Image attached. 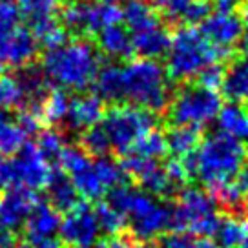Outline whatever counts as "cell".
I'll use <instances>...</instances> for the list:
<instances>
[{
  "mask_svg": "<svg viewBox=\"0 0 248 248\" xmlns=\"http://www.w3.org/2000/svg\"><path fill=\"white\" fill-rule=\"evenodd\" d=\"M248 163V148L217 132L202 139L190 155L183 159L188 177H197L214 194L230 185Z\"/></svg>",
  "mask_w": 248,
  "mask_h": 248,
  "instance_id": "1",
  "label": "cell"
},
{
  "mask_svg": "<svg viewBox=\"0 0 248 248\" xmlns=\"http://www.w3.org/2000/svg\"><path fill=\"white\" fill-rule=\"evenodd\" d=\"M108 204L124 217L130 225V235L137 243L155 239L173 228V208L137 188L117 186L109 192Z\"/></svg>",
  "mask_w": 248,
  "mask_h": 248,
  "instance_id": "2",
  "label": "cell"
},
{
  "mask_svg": "<svg viewBox=\"0 0 248 248\" xmlns=\"http://www.w3.org/2000/svg\"><path fill=\"white\" fill-rule=\"evenodd\" d=\"M101 70V61L95 47L86 40L62 42L49 47L42 59V71L62 90L82 92L95 82Z\"/></svg>",
  "mask_w": 248,
  "mask_h": 248,
  "instance_id": "3",
  "label": "cell"
},
{
  "mask_svg": "<svg viewBox=\"0 0 248 248\" xmlns=\"http://www.w3.org/2000/svg\"><path fill=\"white\" fill-rule=\"evenodd\" d=\"M57 161L68 171V177L77 188L78 195H84L86 199H99L126 181L121 164L108 157L92 159L84 150L78 148L64 146Z\"/></svg>",
  "mask_w": 248,
  "mask_h": 248,
  "instance_id": "4",
  "label": "cell"
},
{
  "mask_svg": "<svg viewBox=\"0 0 248 248\" xmlns=\"http://www.w3.org/2000/svg\"><path fill=\"white\" fill-rule=\"evenodd\" d=\"M121 102H130L152 113L168 108V73L150 59H135L121 66Z\"/></svg>",
  "mask_w": 248,
  "mask_h": 248,
  "instance_id": "5",
  "label": "cell"
},
{
  "mask_svg": "<svg viewBox=\"0 0 248 248\" xmlns=\"http://www.w3.org/2000/svg\"><path fill=\"white\" fill-rule=\"evenodd\" d=\"M166 53H168V62H166L168 75L177 80L199 77L206 68L216 66L223 59H226L225 53H221L202 37L201 31L190 26L179 28L175 31Z\"/></svg>",
  "mask_w": 248,
  "mask_h": 248,
  "instance_id": "6",
  "label": "cell"
},
{
  "mask_svg": "<svg viewBox=\"0 0 248 248\" xmlns=\"http://www.w3.org/2000/svg\"><path fill=\"white\" fill-rule=\"evenodd\" d=\"M53 170L37 144L28 142L8 161H0V190H40L47 186Z\"/></svg>",
  "mask_w": 248,
  "mask_h": 248,
  "instance_id": "7",
  "label": "cell"
},
{
  "mask_svg": "<svg viewBox=\"0 0 248 248\" xmlns=\"http://www.w3.org/2000/svg\"><path fill=\"white\" fill-rule=\"evenodd\" d=\"M155 115L135 106H117L102 117L101 128L109 140V146L126 155L139 140L155 130Z\"/></svg>",
  "mask_w": 248,
  "mask_h": 248,
  "instance_id": "8",
  "label": "cell"
},
{
  "mask_svg": "<svg viewBox=\"0 0 248 248\" xmlns=\"http://www.w3.org/2000/svg\"><path fill=\"white\" fill-rule=\"evenodd\" d=\"M221 216L216 199L199 188H188L173 206V230L188 235H214Z\"/></svg>",
  "mask_w": 248,
  "mask_h": 248,
  "instance_id": "9",
  "label": "cell"
},
{
  "mask_svg": "<svg viewBox=\"0 0 248 248\" xmlns=\"http://www.w3.org/2000/svg\"><path fill=\"white\" fill-rule=\"evenodd\" d=\"M221 106V97L214 90L204 86H186L173 97L168 119L173 126H188L201 132L204 126L217 119Z\"/></svg>",
  "mask_w": 248,
  "mask_h": 248,
  "instance_id": "10",
  "label": "cell"
},
{
  "mask_svg": "<svg viewBox=\"0 0 248 248\" xmlns=\"http://www.w3.org/2000/svg\"><path fill=\"white\" fill-rule=\"evenodd\" d=\"M62 24L75 35H97L108 26L119 24L123 20V9L115 4L97 2V0H75L62 9Z\"/></svg>",
  "mask_w": 248,
  "mask_h": 248,
  "instance_id": "11",
  "label": "cell"
},
{
  "mask_svg": "<svg viewBox=\"0 0 248 248\" xmlns=\"http://www.w3.org/2000/svg\"><path fill=\"white\" fill-rule=\"evenodd\" d=\"M61 241L70 248H95L101 241V226L97 223L95 210L86 202H78L61 221Z\"/></svg>",
  "mask_w": 248,
  "mask_h": 248,
  "instance_id": "12",
  "label": "cell"
},
{
  "mask_svg": "<svg viewBox=\"0 0 248 248\" xmlns=\"http://www.w3.org/2000/svg\"><path fill=\"white\" fill-rule=\"evenodd\" d=\"M241 16L226 9L210 13L201 22L202 37L226 57L230 55L233 46L241 42Z\"/></svg>",
  "mask_w": 248,
  "mask_h": 248,
  "instance_id": "13",
  "label": "cell"
},
{
  "mask_svg": "<svg viewBox=\"0 0 248 248\" xmlns=\"http://www.w3.org/2000/svg\"><path fill=\"white\" fill-rule=\"evenodd\" d=\"M39 202L35 192L30 190H6L0 195V230L13 233L24 226L31 210Z\"/></svg>",
  "mask_w": 248,
  "mask_h": 248,
  "instance_id": "14",
  "label": "cell"
},
{
  "mask_svg": "<svg viewBox=\"0 0 248 248\" xmlns=\"http://www.w3.org/2000/svg\"><path fill=\"white\" fill-rule=\"evenodd\" d=\"M37 49H39L37 39L28 28L20 24L18 28L0 39V62L15 68H24L35 57Z\"/></svg>",
  "mask_w": 248,
  "mask_h": 248,
  "instance_id": "15",
  "label": "cell"
},
{
  "mask_svg": "<svg viewBox=\"0 0 248 248\" xmlns=\"http://www.w3.org/2000/svg\"><path fill=\"white\" fill-rule=\"evenodd\" d=\"M104 106L97 95H80L70 99L68 111H66V123L68 128L75 132H86L102 121Z\"/></svg>",
  "mask_w": 248,
  "mask_h": 248,
  "instance_id": "16",
  "label": "cell"
},
{
  "mask_svg": "<svg viewBox=\"0 0 248 248\" xmlns=\"http://www.w3.org/2000/svg\"><path fill=\"white\" fill-rule=\"evenodd\" d=\"M61 228V216L59 210H55L49 202H37L35 208L31 210L26 223L24 232L30 243H37L42 239H49Z\"/></svg>",
  "mask_w": 248,
  "mask_h": 248,
  "instance_id": "17",
  "label": "cell"
},
{
  "mask_svg": "<svg viewBox=\"0 0 248 248\" xmlns=\"http://www.w3.org/2000/svg\"><path fill=\"white\" fill-rule=\"evenodd\" d=\"M170 33L166 31L163 24L150 28V30L139 31L132 35L133 55H139L140 59L155 61L157 57H163L170 47Z\"/></svg>",
  "mask_w": 248,
  "mask_h": 248,
  "instance_id": "18",
  "label": "cell"
},
{
  "mask_svg": "<svg viewBox=\"0 0 248 248\" xmlns=\"http://www.w3.org/2000/svg\"><path fill=\"white\" fill-rule=\"evenodd\" d=\"M95 37L102 53L111 59H130L133 55L132 35L124 26H121V22L104 28Z\"/></svg>",
  "mask_w": 248,
  "mask_h": 248,
  "instance_id": "19",
  "label": "cell"
},
{
  "mask_svg": "<svg viewBox=\"0 0 248 248\" xmlns=\"http://www.w3.org/2000/svg\"><path fill=\"white\" fill-rule=\"evenodd\" d=\"M219 132L235 139L248 148V108L239 104L223 106L217 113Z\"/></svg>",
  "mask_w": 248,
  "mask_h": 248,
  "instance_id": "20",
  "label": "cell"
},
{
  "mask_svg": "<svg viewBox=\"0 0 248 248\" xmlns=\"http://www.w3.org/2000/svg\"><path fill=\"white\" fill-rule=\"evenodd\" d=\"M221 88L233 104L248 108V59L235 61L228 71H225Z\"/></svg>",
  "mask_w": 248,
  "mask_h": 248,
  "instance_id": "21",
  "label": "cell"
},
{
  "mask_svg": "<svg viewBox=\"0 0 248 248\" xmlns=\"http://www.w3.org/2000/svg\"><path fill=\"white\" fill-rule=\"evenodd\" d=\"M123 20L126 22V30L130 31V35L163 24L155 8L146 0H130L123 9Z\"/></svg>",
  "mask_w": 248,
  "mask_h": 248,
  "instance_id": "22",
  "label": "cell"
},
{
  "mask_svg": "<svg viewBox=\"0 0 248 248\" xmlns=\"http://www.w3.org/2000/svg\"><path fill=\"white\" fill-rule=\"evenodd\" d=\"M47 194H49V204L55 210H62V212H70L78 204V192L73 186L71 179L66 173H55L51 175L49 183H47Z\"/></svg>",
  "mask_w": 248,
  "mask_h": 248,
  "instance_id": "23",
  "label": "cell"
},
{
  "mask_svg": "<svg viewBox=\"0 0 248 248\" xmlns=\"http://www.w3.org/2000/svg\"><path fill=\"white\" fill-rule=\"evenodd\" d=\"M26 132L8 109H0V154H16L24 146Z\"/></svg>",
  "mask_w": 248,
  "mask_h": 248,
  "instance_id": "24",
  "label": "cell"
},
{
  "mask_svg": "<svg viewBox=\"0 0 248 248\" xmlns=\"http://www.w3.org/2000/svg\"><path fill=\"white\" fill-rule=\"evenodd\" d=\"M16 80H18V86L22 90L24 99H30V101L37 102V106H33V108H39L40 104L44 102V99L47 97V77L44 75V71L24 66V70L20 71V75H18Z\"/></svg>",
  "mask_w": 248,
  "mask_h": 248,
  "instance_id": "25",
  "label": "cell"
},
{
  "mask_svg": "<svg viewBox=\"0 0 248 248\" xmlns=\"http://www.w3.org/2000/svg\"><path fill=\"white\" fill-rule=\"evenodd\" d=\"M164 140H166L168 152H171L175 157L185 159L186 155L192 154L199 144V130L188 128V126H173L170 132L164 135Z\"/></svg>",
  "mask_w": 248,
  "mask_h": 248,
  "instance_id": "26",
  "label": "cell"
},
{
  "mask_svg": "<svg viewBox=\"0 0 248 248\" xmlns=\"http://www.w3.org/2000/svg\"><path fill=\"white\" fill-rule=\"evenodd\" d=\"M248 233V223L245 219L235 216L225 217L219 221V226L216 230L217 245L223 248H235L241 247V243L245 241Z\"/></svg>",
  "mask_w": 248,
  "mask_h": 248,
  "instance_id": "27",
  "label": "cell"
},
{
  "mask_svg": "<svg viewBox=\"0 0 248 248\" xmlns=\"http://www.w3.org/2000/svg\"><path fill=\"white\" fill-rule=\"evenodd\" d=\"M68 104H70V97L66 93L59 90V92L47 93V97L44 99V102L40 104L39 108H33L40 115L42 123H59L66 117L68 111Z\"/></svg>",
  "mask_w": 248,
  "mask_h": 248,
  "instance_id": "28",
  "label": "cell"
},
{
  "mask_svg": "<svg viewBox=\"0 0 248 248\" xmlns=\"http://www.w3.org/2000/svg\"><path fill=\"white\" fill-rule=\"evenodd\" d=\"M166 152H168V148H166L164 135L154 130L142 140H139L126 155H135V157H142V159H150V161H159L161 157L166 155Z\"/></svg>",
  "mask_w": 248,
  "mask_h": 248,
  "instance_id": "29",
  "label": "cell"
},
{
  "mask_svg": "<svg viewBox=\"0 0 248 248\" xmlns=\"http://www.w3.org/2000/svg\"><path fill=\"white\" fill-rule=\"evenodd\" d=\"M95 217H97V223L101 226V232H106L109 235H119L124 225H126L124 217L113 206H109L108 202H99L97 204Z\"/></svg>",
  "mask_w": 248,
  "mask_h": 248,
  "instance_id": "30",
  "label": "cell"
},
{
  "mask_svg": "<svg viewBox=\"0 0 248 248\" xmlns=\"http://www.w3.org/2000/svg\"><path fill=\"white\" fill-rule=\"evenodd\" d=\"M80 144H82L84 152L95 155V157H104L111 150L109 140L106 137L104 130L101 128V124H97V126H93L90 130H86L82 133V137H80Z\"/></svg>",
  "mask_w": 248,
  "mask_h": 248,
  "instance_id": "31",
  "label": "cell"
},
{
  "mask_svg": "<svg viewBox=\"0 0 248 248\" xmlns=\"http://www.w3.org/2000/svg\"><path fill=\"white\" fill-rule=\"evenodd\" d=\"M24 101L22 90L15 77H0V109H8Z\"/></svg>",
  "mask_w": 248,
  "mask_h": 248,
  "instance_id": "32",
  "label": "cell"
},
{
  "mask_svg": "<svg viewBox=\"0 0 248 248\" xmlns=\"http://www.w3.org/2000/svg\"><path fill=\"white\" fill-rule=\"evenodd\" d=\"M20 22H22V16H20V11L15 2L0 0V39L11 33L15 28H18Z\"/></svg>",
  "mask_w": 248,
  "mask_h": 248,
  "instance_id": "33",
  "label": "cell"
},
{
  "mask_svg": "<svg viewBox=\"0 0 248 248\" xmlns=\"http://www.w3.org/2000/svg\"><path fill=\"white\" fill-rule=\"evenodd\" d=\"M37 146L46 157H59L61 152L64 150V139L59 132H53V130H42L39 133V142Z\"/></svg>",
  "mask_w": 248,
  "mask_h": 248,
  "instance_id": "34",
  "label": "cell"
},
{
  "mask_svg": "<svg viewBox=\"0 0 248 248\" xmlns=\"http://www.w3.org/2000/svg\"><path fill=\"white\" fill-rule=\"evenodd\" d=\"M194 0H152L150 4L171 20H181V15Z\"/></svg>",
  "mask_w": 248,
  "mask_h": 248,
  "instance_id": "35",
  "label": "cell"
},
{
  "mask_svg": "<svg viewBox=\"0 0 248 248\" xmlns=\"http://www.w3.org/2000/svg\"><path fill=\"white\" fill-rule=\"evenodd\" d=\"M210 15V6L206 0H194L188 8L185 9V13L181 15V20L185 24H201L206 16Z\"/></svg>",
  "mask_w": 248,
  "mask_h": 248,
  "instance_id": "36",
  "label": "cell"
},
{
  "mask_svg": "<svg viewBox=\"0 0 248 248\" xmlns=\"http://www.w3.org/2000/svg\"><path fill=\"white\" fill-rule=\"evenodd\" d=\"M223 77H225V71L219 68V64H216V66L206 68L197 78H199V86H204L208 90L217 92L223 86Z\"/></svg>",
  "mask_w": 248,
  "mask_h": 248,
  "instance_id": "37",
  "label": "cell"
},
{
  "mask_svg": "<svg viewBox=\"0 0 248 248\" xmlns=\"http://www.w3.org/2000/svg\"><path fill=\"white\" fill-rule=\"evenodd\" d=\"M194 241L188 233H168L159 241L155 248H194Z\"/></svg>",
  "mask_w": 248,
  "mask_h": 248,
  "instance_id": "38",
  "label": "cell"
},
{
  "mask_svg": "<svg viewBox=\"0 0 248 248\" xmlns=\"http://www.w3.org/2000/svg\"><path fill=\"white\" fill-rule=\"evenodd\" d=\"M106 248H140L139 243L132 235H113V239L106 243Z\"/></svg>",
  "mask_w": 248,
  "mask_h": 248,
  "instance_id": "39",
  "label": "cell"
},
{
  "mask_svg": "<svg viewBox=\"0 0 248 248\" xmlns=\"http://www.w3.org/2000/svg\"><path fill=\"white\" fill-rule=\"evenodd\" d=\"M241 28H243V31H241V44H243V47L248 51V6L243 9V16H241Z\"/></svg>",
  "mask_w": 248,
  "mask_h": 248,
  "instance_id": "40",
  "label": "cell"
},
{
  "mask_svg": "<svg viewBox=\"0 0 248 248\" xmlns=\"http://www.w3.org/2000/svg\"><path fill=\"white\" fill-rule=\"evenodd\" d=\"M0 248H13V233L0 230Z\"/></svg>",
  "mask_w": 248,
  "mask_h": 248,
  "instance_id": "41",
  "label": "cell"
},
{
  "mask_svg": "<svg viewBox=\"0 0 248 248\" xmlns=\"http://www.w3.org/2000/svg\"><path fill=\"white\" fill-rule=\"evenodd\" d=\"M243 0H217V4H219V8L221 9H226V11H232L235 6H239Z\"/></svg>",
  "mask_w": 248,
  "mask_h": 248,
  "instance_id": "42",
  "label": "cell"
},
{
  "mask_svg": "<svg viewBox=\"0 0 248 248\" xmlns=\"http://www.w3.org/2000/svg\"><path fill=\"white\" fill-rule=\"evenodd\" d=\"M194 248H223V247H219L217 243H214V241H210V239H201L195 243Z\"/></svg>",
  "mask_w": 248,
  "mask_h": 248,
  "instance_id": "43",
  "label": "cell"
},
{
  "mask_svg": "<svg viewBox=\"0 0 248 248\" xmlns=\"http://www.w3.org/2000/svg\"><path fill=\"white\" fill-rule=\"evenodd\" d=\"M241 248H248V233H247V237H245V241L241 243Z\"/></svg>",
  "mask_w": 248,
  "mask_h": 248,
  "instance_id": "44",
  "label": "cell"
},
{
  "mask_svg": "<svg viewBox=\"0 0 248 248\" xmlns=\"http://www.w3.org/2000/svg\"><path fill=\"white\" fill-rule=\"evenodd\" d=\"M97 2H108V4H113V2H119V0H97Z\"/></svg>",
  "mask_w": 248,
  "mask_h": 248,
  "instance_id": "45",
  "label": "cell"
},
{
  "mask_svg": "<svg viewBox=\"0 0 248 248\" xmlns=\"http://www.w3.org/2000/svg\"><path fill=\"white\" fill-rule=\"evenodd\" d=\"M97 248H106V245H104V247H102V243H99V245H97Z\"/></svg>",
  "mask_w": 248,
  "mask_h": 248,
  "instance_id": "46",
  "label": "cell"
},
{
  "mask_svg": "<svg viewBox=\"0 0 248 248\" xmlns=\"http://www.w3.org/2000/svg\"><path fill=\"white\" fill-rule=\"evenodd\" d=\"M2 68H4V64H2V62H0V73H2Z\"/></svg>",
  "mask_w": 248,
  "mask_h": 248,
  "instance_id": "47",
  "label": "cell"
},
{
  "mask_svg": "<svg viewBox=\"0 0 248 248\" xmlns=\"http://www.w3.org/2000/svg\"><path fill=\"white\" fill-rule=\"evenodd\" d=\"M20 248H30V247H20Z\"/></svg>",
  "mask_w": 248,
  "mask_h": 248,
  "instance_id": "48",
  "label": "cell"
},
{
  "mask_svg": "<svg viewBox=\"0 0 248 248\" xmlns=\"http://www.w3.org/2000/svg\"><path fill=\"white\" fill-rule=\"evenodd\" d=\"M206 2H208V0H206Z\"/></svg>",
  "mask_w": 248,
  "mask_h": 248,
  "instance_id": "49",
  "label": "cell"
}]
</instances>
